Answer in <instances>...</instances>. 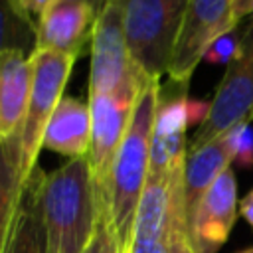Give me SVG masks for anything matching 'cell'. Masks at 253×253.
<instances>
[{"mask_svg":"<svg viewBox=\"0 0 253 253\" xmlns=\"http://www.w3.org/2000/svg\"><path fill=\"white\" fill-rule=\"evenodd\" d=\"M40 198L49 253H87L105 219L87 156L42 172Z\"/></svg>","mask_w":253,"mask_h":253,"instance_id":"obj_1","label":"cell"},{"mask_svg":"<svg viewBox=\"0 0 253 253\" xmlns=\"http://www.w3.org/2000/svg\"><path fill=\"white\" fill-rule=\"evenodd\" d=\"M158 91L160 83L148 85L136 105L117 154L113 176H111V194H109V211L107 221L111 223L121 253H128L132 241V227L138 210V202L142 190L148 180V166H150V138L154 126V115L158 105Z\"/></svg>","mask_w":253,"mask_h":253,"instance_id":"obj_2","label":"cell"},{"mask_svg":"<svg viewBox=\"0 0 253 253\" xmlns=\"http://www.w3.org/2000/svg\"><path fill=\"white\" fill-rule=\"evenodd\" d=\"M134 63L154 81L168 75L190 0H119Z\"/></svg>","mask_w":253,"mask_h":253,"instance_id":"obj_3","label":"cell"},{"mask_svg":"<svg viewBox=\"0 0 253 253\" xmlns=\"http://www.w3.org/2000/svg\"><path fill=\"white\" fill-rule=\"evenodd\" d=\"M150 79L132 59L121 18L119 0H111L95 22L91 38L89 95H140ZM160 83V81H158Z\"/></svg>","mask_w":253,"mask_h":253,"instance_id":"obj_4","label":"cell"},{"mask_svg":"<svg viewBox=\"0 0 253 253\" xmlns=\"http://www.w3.org/2000/svg\"><path fill=\"white\" fill-rule=\"evenodd\" d=\"M75 59L77 57L73 55H63L47 49H36L32 53V67H34L32 93H30L26 121L18 140L20 170L24 182H28L32 172L38 168V156L40 150L43 148L45 126L59 99L63 97V89L67 85Z\"/></svg>","mask_w":253,"mask_h":253,"instance_id":"obj_5","label":"cell"},{"mask_svg":"<svg viewBox=\"0 0 253 253\" xmlns=\"http://www.w3.org/2000/svg\"><path fill=\"white\" fill-rule=\"evenodd\" d=\"M253 123V24L243 32L239 55L227 65L213 99L210 101L208 119L198 126L196 134L188 142V150L200 148L225 132L235 125Z\"/></svg>","mask_w":253,"mask_h":253,"instance_id":"obj_6","label":"cell"},{"mask_svg":"<svg viewBox=\"0 0 253 253\" xmlns=\"http://www.w3.org/2000/svg\"><path fill=\"white\" fill-rule=\"evenodd\" d=\"M140 97V95H138ZM136 95H89L91 111V146H89V166L99 192L103 213L109 211V194H111V176L117 154L128 130Z\"/></svg>","mask_w":253,"mask_h":253,"instance_id":"obj_7","label":"cell"},{"mask_svg":"<svg viewBox=\"0 0 253 253\" xmlns=\"http://www.w3.org/2000/svg\"><path fill=\"white\" fill-rule=\"evenodd\" d=\"M233 2L235 0H190L166 75L170 81L190 83L211 40L229 32L227 18Z\"/></svg>","mask_w":253,"mask_h":253,"instance_id":"obj_8","label":"cell"},{"mask_svg":"<svg viewBox=\"0 0 253 253\" xmlns=\"http://www.w3.org/2000/svg\"><path fill=\"white\" fill-rule=\"evenodd\" d=\"M237 215V180L229 166L210 186L190 217V235L196 253H217L229 239Z\"/></svg>","mask_w":253,"mask_h":253,"instance_id":"obj_9","label":"cell"},{"mask_svg":"<svg viewBox=\"0 0 253 253\" xmlns=\"http://www.w3.org/2000/svg\"><path fill=\"white\" fill-rule=\"evenodd\" d=\"M97 12L81 0H53L36 20V49L81 55L93 38Z\"/></svg>","mask_w":253,"mask_h":253,"instance_id":"obj_10","label":"cell"},{"mask_svg":"<svg viewBox=\"0 0 253 253\" xmlns=\"http://www.w3.org/2000/svg\"><path fill=\"white\" fill-rule=\"evenodd\" d=\"M32 77L30 55L16 49L0 55V140L12 142L16 148L28 113Z\"/></svg>","mask_w":253,"mask_h":253,"instance_id":"obj_11","label":"cell"},{"mask_svg":"<svg viewBox=\"0 0 253 253\" xmlns=\"http://www.w3.org/2000/svg\"><path fill=\"white\" fill-rule=\"evenodd\" d=\"M91 146V111L89 103L71 95H63L45 126L43 148L61 156L81 158Z\"/></svg>","mask_w":253,"mask_h":253,"instance_id":"obj_12","label":"cell"},{"mask_svg":"<svg viewBox=\"0 0 253 253\" xmlns=\"http://www.w3.org/2000/svg\"><path fill=\"white\" fill-rule=\"evenodd\" d=\"M42 172L43 170L38 166L24 184L4 253H49L40 198Z\"/></svg>","mask_w":253,"mask_h":253,"instance_id":"obj_13","label":"cell"},{"mask_svg":"<svg viewBox=\"0 0 253 253\" xmlns=\"http://www.w3.org/2000/svg\"><path fill=\"white\" fill-rule=\"evenodd\" d=\"M235 162L233 150L227 138V132L200 148L188 150L186 168H184V202L188 219L194 215L198 204L217 176Z\"/></svg>","mask_w":253,"mask_h":253,"instance_id":"obj_14","label":"cell"},{"mask_svg":"<svg viewBox=\"0 0 253 253\" xmlns=\"http://www.w3.org/2000/svg\"><path fill=\"white\" fill-rule=\"evenodd\" d=\"M24 184L18 148L0 140V253H4Z\"/></svg>","mask_w":253,"mask_h":253,"instance_id":"obj_15","label":"cell"},{"mask_svg":"<svg viewBox=\"0 0 253 253\" xmlns=\"http://www.w3.org/2000/svg\"><path fill=\"white\" fill-rule=\"evenodd\" d=\"M10 49L32 57L36 51V20L22 14L14 0H0V55Z\"/></svg>","mask_w":253,"mask_h":253,"instance_id":"obj_16","label":"cell"},{"mask_svg":"<svg viewBox=\"0 0 253 253\" xmlns=\"http://www.w3.org/2000/svg\"><path fill=\"white\" fill-rule=\"evenodd\" d=\"M241 38L243 34L235 30H229L221 36H217L215 40H211V43L208 45L206 53H204V59L202 61H210V63H231L237 55H239V49H241Z\"/></svg>","mask_w":253,"mask_h":253,"instance_id":"obj_17","label":"cell"},{"mask_svg":"<svg viewBox=\"0 0 253 253\" xmlns=\"http://www.w3.org/2000/svg\"><path fill=\"white\" fill-rule=\"evenodd\" d=\"M227 138H229L235 162H239L243 168H251L253 166V123L243 121L235 125L227 132Z\"/></svg>","mask_w":253,"mask_h":253,"instance_id":"obj_18","label":"cell"},{"mask_svg":"<svg viewBox=\"0 0 253 253\" xmlns=\"http://www.w3.org/2000/svg\"><path fill=\"white\" fill-rule=\"evenodd\" d=\"M87 253H121L115 231H113V227L107 219H103V223L99 227V233H97V237H95V241H93V245L89 247Z\"/></svg>","mask_w":253,"mask_h":253,"instance_id":"obj_19","label":"cell"},{"mask_svg":"<svg viewBox=\"0 0 253 253\" xmlns=\"http://www.w3.org/2000/svg\"><path fill=\"white\" fill-rule=\"evenodd\" d=\"M253 12V0H235L227 18V30H235Z\"/></svg>","mask_w":253,"mask_h":253,"instance_id":"obj_20","label":"cell"},{"mask_svg":"<svg viewBox=\"0 0 253 253\" xmlns=\"http://www.w3.org/2000/svg\"><path fill=\"white\" fill-rule=\"evenodd\" d=\"M239 215L251 225V229H253V190L239 202Z\"/></svg>","mask_w":253,"mask_h":253,"instance_id":"obj_21","label":"cell"},{"mask_svg":"<svg viewBox=\"0 0 253 253\" xmlns=\"http://www.w3.org/2000/svg\"><path fill=\"white\" fill-rule=\"evenodd\" d=\"M51 2L53 0H32V16H34V20H38L49 8Z\"/></svg>","mask_w":253,"mask_h":253,"instance_id":"obj_22","label":"cell"},{"mask_svg":"<svg viewBox=\"0 0 253 253\" xmlns=\"http://www.w3.org/2000/svg\"><path fill=\"white\" fill-rule=\"evenodd\" d=\"M81 2H87V4L97 12V16H101V12L107 8V4H109L111 0H81Z\"/></svg>","mask_w":253,"mask_h":253,"instance_id":"obj_23","label":"cell"},{"mask_svg":"<svg viewBox=\"0 0 253 253\" xmlns=\"http://www.w3.org/2000/svg\"><path fill=\"white\" fill-rule=\"evenodd\" d=\"M16 2V6H18V10L22 12V14H26V16H30L32 20H34V16H32V0H14Z\"/></svg>","mask_w":253,"mask_h":253,"instance_id":"obj_24","label":"cell"},{"mask_svg":"<svg viewBox=\"0 0 253 253\" xmlns=\"http://www.w3.org/2000/svg\"><path fill=\"white\" fill-rule=\"evenodd\" d=\"M235 253H253V245H251V247H245V249H239V251H235Z\"/></svg>","mask_w":253,"mask_h":253,"instance_id":"obj_25","label":"cell"},{"mask_svg":"<svg viewBox=\"0 0 253 253\" xmlns=\"http://www.w3.org/2000/svg\"><path fill=\"white\" fill-rule=\"evenodd\" d=\"M251 24H253V12H251Z\"/></svg>","mask_w":253,"mask_h":253,"instance_id":"obj_26","label":"cell"}]
</instances>
